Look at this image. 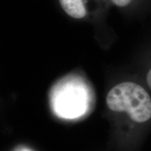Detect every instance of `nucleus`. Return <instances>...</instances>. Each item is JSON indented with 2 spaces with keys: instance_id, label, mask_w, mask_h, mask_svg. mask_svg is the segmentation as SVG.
I'll return each mask as SVG.
<instances>
[{
  "instance_id": "4",
  "label": "nucleus",
  "mask_w": 151,
  "mask_h": 151,
  "mask_svg": "<svg viewBox=\"0 0 151 151\" xmlns=\"http://www.w3.org/2000/svg\"><path fill=\"white\" fill-rule=\"evenodd\" d=\"M109 1L117 7L124 8L131 4L133 0H109Z\"/></svg>"
},
{
  "instance_id": "1",
  "label": "nucleus",
  "mask_w": 151,
  "mask_h": 151,
  "mask_svg": "<svg viewBox=\"0 0 151 151\" xmlns=\"http://www.w3.org/2000/svg\"><path fill=\"white\" fill-rule=\"evenodd\" d=\"M106 104L112 111L124 113L137 125L151 121L150 94L134 81H123L113 87L107 94Z\"/></svg>"
},
{
  "instance_id": "2",
  "label": "nucleus",
  "mask_w": 151,
  "mask_h": 151,
  "mask_svg": "<svg viewBox=\"0 0 151 151\" xmlns=\"http://www.w3.org/2000/svg\"><path fill=\"white\" fill-rule=\"evenodd\" d=\"M51 94V104L58 116L65 118H78L88 106V92L78 79L65 78L55 85Z\"/></svg>"
},
{
  "instance_id": "5",
  "label": "nucleus",
  "mask_w": 151,
  "mask_h": 151,
  "mask_svg": "<svg viewBox=\"0 0 151 151\" xmlns=\"http://www.w3.org/2000/svg\"><path fill=\"white\" fill-rule=\"evenodd\" d=\"M146 82L149 90L151 92V67L148 69L146 74Z\"/></svg>"
},
{
  "instance_id": "3",
  "label": "nucleus",
  "mask_w": 151,
  "mask_h": 151,
  "mask_svg": "<svg viewBox=\"0 0 151 151\" xmlns=\"http://www.w3.org/2000/svg\"><path fill=\"white\" fill-rule=\"evenodd\" d=\"M65 13L71 18L83 19L99 13L106 6L109 0H58Z\"/></svg>"
}]
</instances>
